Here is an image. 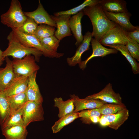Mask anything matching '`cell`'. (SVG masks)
<instances>
[{
    "label": "cell",
    "mask_w": 139,
    "mask_h": 139,
    "mask_svg": "<svg viewBox=\"0 0 139 139\" xmlns=\"http://www.w3.org/2000/svg\"><path fill=\"white\" fill-rule=\"evenodd\" d=\"M83 11L84 15L87 16L91 22L92 38L99 41L117 25L108 19L98 4L86 7Z\"/></svg>",
    "instance_id": "obj_1"
},
{
    "label": "cell",
    "mask_w": 139,
    "mask_h": 139,
    "mask_svg": "<svg viewBox=\"0 0 139 139\" xmlns=\"http://www.w3.org/2000/svg\"><path fill=\"white\" fill-rule=\"evenodd\" d=\"M7 39L8 42L7 48L3 51L4 58L11 56L14 59H21L27 55H31L34 57L36 61L39 62L40 57L43 55L41 51L34 48L28 47L19 40L13 31L10 32Z\"/></svg>",
    "instance_id": "obj_2"
},
{
    "label": "cell",
    "mask_w": 139,
    "mask_h": 139,
    "mask_svg": "<svg viewBox=\"0 0 139 139\" xmlns=\"http://www.w3.org/2000/svg\"><path fill=\"white\" fill-rule=\"evenodd\" d=\"M0 18L1 22L3 24L12 29H17L23 25L27 17L23 11L20 1L12 0L8 10L2 14Z\"/></svg>",
    "instance_id": "obj_3"
},
{
    "label": "cell",
    "mask_w": 139,
    "mask_h": 139,
    "mask_svg": "<svg viewBox=\"0 0 139 139\" xmlns=\"http://www.w3.org/2000/svg\"><path fill=\"white\" fill-rule=\"evenodd\" d=\"M34 57L31 55H27L21 59H14L12 62L16 76H22L29 77L37 72L39 67Z\"/></svg>",
    "instance_id": "obj_4"
},
{
    "label": "cell",
    "mask_w": 139,
    "mask_h": 139,
    "mask_svg": "<svg viewBox=\"0 0 139 139\" xmlns=\"http://www.w3.org/2000/svg\"><path fill=\"white\" fill-rule=\"evenodd\" d=\"M12 30L20 41L23 45L29 47L36 49L41 51L46 57L59 58L64 55L63 53L52 52L45 49L41 44L39 39L34 35H28L18 30L12 29Z\"/></svg>",
    "instance_id": "obj_5"
},
{
    "label": "cell",
    "mask_w": 139,
    "mask_h": 139,
    "mask_svg": "<svg viewBox=\"0 0 139 139\" xmlns=\"http://www.w3.org/2000/svg\"><path fill=\"white\" fill-rule=\"evenodd\" d=\"M42 103L27 101L23 107L22 118L25 126L31 123L44 119Z\"/></svg>",
    "instance_id": "obj_6"
},
{
    "label": "cell",
    "mask_w": 139,
    "mask_h": 139,
    "mask_svg": "<svg viewBox=\"0 0 139 139\" xmlns=\"http://www.w3.org/2000/svg\"><path fill=\"white\" fill-rule=\"evenodd\" d=\"M128 40L125 31L117 24L107 32L99 42L102 45L106 46L117 45L125 46Z\"/></svg>",
    "instance_id": "obj_7"
},
{
    "label": "cell",
    "mask_w": 139,
    "mask_h": 139,
    "mask_svg": "<svg viewBox=\"0 0 139 139\" xmlns=\"http://www.w3.org/2000/svg\"><path fill=\"white\" fill-rule=\"evenodd\" d=\"M87 99H99L107 103L123 105L122 98L120 94L116 93L112 88V84L109 83L99 92L89 95Z\"/></svg>",
    "instance_id": "obj_8"
},
{
    "label": "cell",
    "mask_w": 139,
    "mask_h": 139,
    "mask_svg": "<svg viewBox=\"0 0 139 139\" xmlns=\"http://www.w3.org/2000/svg\"><path fill=\"white\" fill-rule=\"evenodd\" d=\"M27 17L32 19L38 24H46L57 28L55 22L45 10L40 0H39L37 8L34 11L29 12H24Z\"/></svg>",
    "instance_id": "obj_9"
},
{
    "label": "cell",
    "mask_w": 139,
    "mask_h": 139,
    "mask_svg": "<svg viewBox=\"0 0 139 139\" xmlns=\"http://www.w3.org/2000/svg\"><path fill=\"white\" fill-rule=\"evenodd\" d=\"M90 42L92 49V54L85 60L82 61L79 64L80 68L83 70L86 67L88 62L92 58L97 57H103L109 54L117 53L118 51L113 48H108L105 47L99 41L93 38L91 40Z\"/></svg>",
    "instance_id": "obj_10"
},
{
    "label": "cell",
    "mask_w": 139,
    "mask_h": 139,
    "mask_svg": "<svg viewBox=\"0 0 139 139\" xmlns=\"http://www.w3.org/2000/svg\"><path fill=\"white\" fill-rule=\"evenodd\" d=\"M52 19L55 22L57 30L54 36L60 41L64 37L72 35L69 25V20L71 15H63L57 16L51 15Z\"/></svg>",
    "instance_id": "obj_11"
},
{
    "label": "cell",
    "mask_w": 139,
    "mask_h": 139,
    "mask_svg": "<svg viewBox=\"0 0 139 139\" xmlns=\"http://www.w3.org/2000/svg\"><path fill=\"white\" fill-rule=\"evenodd\" d=\"M103 11L110 20L118 25L126 32L133 31L138 27L134 26L130 22V19L131 14L128 12L114 13Z\"/></svg>",
    "instance_id": "obj_12"
},
{
    "label": "cell",
    "mask_w": 139,
    "mask_h": 139,
    "mask_svg": "<svg viewBox=\"0 0 139 139\" xmlns=\"http://www.w3.org/2000/svg\"><path fill=\"white\" fill-rule=\"evenodd\" d=\"M71 98L73 99L75 107L73 112H78L85 109L98 108L102 105L107 103L99 99H81L75 94L71 95Z\"/></svg>",
    "instance_id": "obj_13"
},
{
    "label": "cell",
    "mask_w": 139,
    "mask_h": 139,
    "mask_svg": "<svg viewBox=\"0 0 139 139\" xmlns=\"http://www.w3.org/2000/svg\"><path fill=\"white\" fill-rule=\"evenodd\" d=\"M92 38V32L88 31L83 36V39L79 46L74 55L67 59V62L70 66H74L79 64L82 62L81 57L82 54L89 49L91 40Z\"/></svg>",
    "instance_id": "obj_14"
},
{
    "label": "cell",
    "mask_w": 139,
    "mask_h": 139,
    "mask_svg": "<svg viewBox=\"0 0 139 139\" xmlns=\"http://www.w3.org/2000/svg\"><path fill=\"white\" fill-rule=\"evenodd\" d=\"M29 77L22 76L16 77L3 92L6 97L25 92L28 86Z\"/></svg>",
    "instance_id": "obj_15"
},
{
    "label": "cell",
    "mask_w": 139,
    "mask_h": 139,
    "mask_svg": "<svg viewBox=\"0 0 139 139\" xmlns=\"http://www.w3.org/2000/svg\"><path fill=\"white\" fill-rule=\"evenodd\" d=\"M5 66L0 68V91H4L16 77L14 72L12 61L8 57L5 58Z\"/></svg>",
    "instance_id": "obj_16"
},
{
    "label": "cell",
    "mask_w": 139,
    "mask_h": 139,
    "mask_svg": "<svg viewBox=\"0 0 139 139\" xmlns=\"http://www.w3.org/2000/svg\"><path fill=\"white\" fill-rule=\"evenodd\" d=\"M84 15L83 10L77 14L71 16L69 20L70 28L76 39L75 45L77 47L79 46L83 39V36L82 33L81 20Z\"/></svg>",
    "instance_id": "obj_17"
},
{
    "label": "cell",
    "mask_w": 139,
    "mask_h": 139,
    "mask_svg": "<svg viewBox=\"0 0 139 139\" xmlns=\"http://www.w3.org/2000/svg\"><path fill=\"white\" fill-rule=\"evenodd\" d=\"M37 72H34L29 76L28 83L25 93L27 101L42 103L43 98L36 81Z\"/></svg>",
    "instance_id": "obj_18"
},
{
    "label": "cell",
    "mask_w": 139,
    "mask_h": 139,
    "mask_svg": "<svg viewBox=\"0 0 139 139\" xmlns=\"http://www.w3.org/2000/svg\"><path fill=\"white\" fill-rule=\"evenodd\" d=\"M98 4L103 11L114 13L128 12L124 0H100Z\"/></svg>",
    "instance_id": "obj_19"
},
{
    "label": "cell",
    "mask_w": 139,
    "mask_h": 139,
    "mask_svg": "<svg viewBox=\"0 0 139 139\" xmlns=\"http://www.w3.org/2000/svg\"><path fill=\"white\" fill-rule=\"evenodd\" d=\"M103 115L109 123L108 126L116 130L128 119L129 116V111L126 108L115 114Z\"/></svg>",
    "instance_id": "obj_20"
},
{
    "label": "cell",
    "mask_w": 139,
    "mask_h": 139,
    "mask_svg": "<svg viewBox=\"0 0 139 139\" xmlns=\"http://www.w3.org/2000/svg\"><path fill=\"white\" fill-rule=\"evenodd\" d=\"M5 139H26L28 134L26 127L17 125L2 130Z\"/></svg>",
    "instance_id": "obj_21"
},
{
    "label": "cell",
    "mask_w": 139,
    "mask_h": 139,
    "mask_svg": "<svg viewBox=\"0 0 139 139\" xmlns=\"http://www.w3.org/2000/svg\"><path fill=\"white\" fill-rule=\"evenodd\" d=\"M54 101V106L57 107L59 109L58 116L59 118L72 112L74 109V100L72 98L64 101L61 97H56Z\"/></svg>",
    "instance_id": "obj_22"
},
{
    "label": "cell",
    "mask_w": 139,
    "mask_h": 139,
    "mask_svg": "<svg viewBox=\"0 0 139 139\" xmlns=\"http://www.w3.org/2000/svg\"><path fill=\"white\" fill-rule=\"evenodd\" d=\"M6 97L10 105L11 113L23 108L27 101L25 92Z\"/></svg>",
    "instance_id": "obj_23"
},
{
    "label": "cell",
    "mask_w": 139,
    "mask_h": 139,
    "mask_svg": "<svg viewBox=\"0 0 139 139\" xmlns=\"http://www.w3.org/2000/svg\"><path fill=\"white\" fill-rule=\"evenodd\" d=\"M23 107L11 113L5 121L1 125L2 130L17 125L25 126L22 118Z\"/></svg>",
    "instance_id": "obj_24"
},
{
    "label": "cell",
    "mask_w": 139,
    "mask_h": 139,
    "mask_svg": "<svg viewBox=\"0 0 139 139\" xmlns=\"http://www.w3.org/2000/svg\"><path fill=\"white\" fill-rule=\"evenodd\" d=\"M111 48H113L120 51L127 59L130 64L133 73L135 74L139 73V64L131 55L126 46L123 45H108Z\"/></svg>",
    "instance_id": "obj_25"
},
{
    "label": "cell",
    "mask_w": 139,
    "mask_h": 139,
    "mask_svg": "<svg viewBox=\"0 0 139 139\" xmlns=\"http://www.w3.org/2000/svg\"><path fill=\"white\" fill-rule=\"evenodd\" d=\"M79 117L78 112L73 111L60 118L52 127L51 129L53 133H56L59 132L65 126Z\"/></svg>",
    "instance_id": "obj_26"
},
{
    "label": "cell",
    "mask_w": 139,
    "mask_h": 139,
    "mask_svg": "<svg viewBox=\"0 0 139 139\" xmlns=\"http://www.w3.org/2000/svg\"><path fill=\"white\" fill-rule=\"evenodd\" d=\"M11 113V108L6 96L0 91V123L2 125Z\"/></svg>",
    "instance_id": "obj_27"
},
{
    "label": "cell",
    "mask_w": 139,
    "mask_h": 139,
    "mask_svg": "<svg viewBox=\"0 0 139 139\" xmlns=\"http://www.w3.org/2000/svg\"><path fill=\"white\" fill-rule=\"evenodd\" d=\"M100 0H86L77 6L71 9L63 11H60L54 13V16H57L63 15H71L76 14L83 10L86 7L98 4Z\"/></svg>",
    "instance_id": "obj_28"
},
{
    "label": "cell",
    "mask_w": 139,
    "mask_h": 139,
    "mask_svg": "<svg viewBox=\"0 0 139 139\" xmlns=\"http://www.w3.org/2000/svg\"><path fill=\"white\" fill-rule=\"evenodd\" d=\"M55 28L44 24L38 25L34 36L38 39L53 36Z\"/></svg>",
    "instance_id": "obj_29"
},
{
    "label": "cell",
    "mask_w": 139,
    "mask_h": 139,
    "mask_svg": "<svg viewBox=\"0 0 139 139\" xmlns=\"http://www.w3.org/2000/svg\"><path fill=\"white\" fill-rule=\"evenodd\" d=\"M126 108L124 104L106 103L98 108L101 115H107L117 113Z\"/></svg>",
    "instance_id": "obj_30"
},
{
    "label": "cell",
    "mask_w": 139,
    "mask_h": 139,
    "mask_svg": "<svg viewBox=\"0 0 139 139\" xmlns=\"http://www.w3.org/2000/svg\"><path fill=\"white\" fill-rule=\"evenodd\" d=\"M42 46L46 49L57 52L60 41L54 35L39 39Z\"/></svg>",
    "instance_id": "obj_31"
},
{
    "label": "cell",
    "mask_w": 139,
    "mask_h": 139,
    "mask_svg": "<svg viewBox=\"0 0 139 139\" xmlns=\"http://www.w3.org/2000/svg\"><path fill=\"white\" fill-rule=\"evenodd\" d=\"M38 26V24L32 19L27 17L26 21L23 25L16 29L24 34L33 35Z\"/></svg>",
    "instance_id": "obj_32"
},
{
    "label": "cell",
    "mask_w": 139,
    "mask_h": 139,
    "mask_svg": "<svg viewBox=\"0 0 139 139\" xmlns=\"http://www.w3.org/2000/svg\"><path fill=\"white\" fill-rule=\"evenodd\" d=\"M125 46L132 56L139 61V44L128 37Z\"/></svg>",
    "instance_id": "obj_33"
},
{
    "label": "cell",
    "mask_w": 139,
    "mask_h": 139,
    "mask_svg": "<svg viewBox=\"0 0 139 139\" xmlns=\"http://www.w3.org/2000/svg\"><path fill=\"white\" fill-rule=\"evenodd\" d=\"M79 117L82 118L84 122L91 117L97 116L100 117L101 115L98 108L83 110L78 112Z\"/></svg>",
    "instance_id": "obj_34"
},
{
    "label": "cell",
    "mask_w": 139,
    "mask_h": 139,
    "mask_svg": "<svg viewBox=\"0 0 139 139\" xmlns=\"http://www.w3.org/2000/svg\"><path fill=\"white\" fill-rule=\"evenodd\" d=\"M126 36L133 41L137 43H139V27L138 26L135 30L131 32H126L125 31Z\"/></svg>",
    "instance_id": "obj_35"
},
{
    "label": "cell",
    "mask_w": 139,
    "mask_h": 139,
    "mask_svg": "<svg viewBox=\"0 0 139 139\" xmlns=\"http://www.w3.org/2000/svg\"><path fill=\"white\" fill-rule=\"evenodd\" d=\"M100 117L95 116L91 117L85 122L88 123H90L91 122L96 123L99 121Z\"/></svg>",
    "instance_id": "obj_36"
},
{
    "label": "cell",
    "mask_w": 139,
    "mask_h": 139,
    "mask_svg": "<svg viewBox=\"0 0 139 139\" xmlns=\"http://www.w3.org/2000/svg\"><path fill=\"white\" fill-rule=\"evenodd\" d=\"M100 124L103 126H108L109 124L103 115H101L99 121Z\"/></svg>",
    "instance_id": "obj_37"
},
{
    "label": "cell",
    "mask_w": 139,
    "mask_h": 139,
    "mask_svg": "<svg viewBox=\"0 0 139 139\" xmlns=\"http://www.w3.org/2000/svg\"><path fill=\"white\" fill-rule=\"evenodd\" d=\"M3 51H2L0 49V66L3 64V62L5 59L3 56Z\"/></svg>",
    "instance_id": "obj_38"
}]
</instances>
